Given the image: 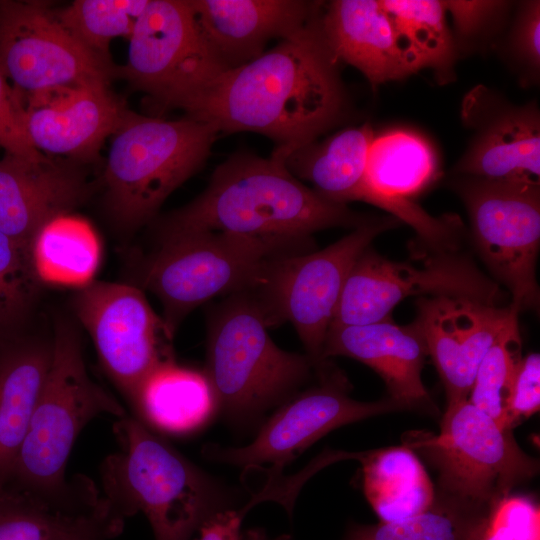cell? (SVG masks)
Listing matches in <instances>:
<instances>
[{"label":"cell","instance_id":"obj_1","mask_svg":"<svg viewBox=\"0 0 540 540\" xmlns=\"http://www.w3.org/2000/svg\"><path fill=\"white\" fill-rule=\"evenodd\" d=\"M321 11L259 57L217 75L182 110L219 133L253 132L286 155L343 120L347 96Z\"/></svg>","mask_w":540,"mask_h":540},{"label":"cell","instance_id":"obj_2","mask_svg":"<svg viewBox=\"0 0 540 540\" xmlns=\"http://www.w3.org/2000/svg\"><path fill=\"white\" fill-rule=\"evenodd\" d=\"M372 217L323 198L275 154L239 152L219 164L205 190L161 219L157 229L158 238L201 231L310 238L324 229H354Z\"/></svg>","mask_w":540,"mask_h":540},{"label":"cell","instance_id":"obj_3","mask_svg":"<svg viewBox=\"0 0 540 540\" xmlns=\"http://www.w3.org/2000/svg\"><path fill=\"white\" fill-rule=\"evenodd\" d=\"M120 450L101 466L110 509L125 520L142 512L155 540H190L217 512L234 508L237 490L214 478L136 417L118 418Z\"/></svg>","mask_w":540,"mask_h":540},{"label":"cell","instance_id":"obj_4","mask_svg":"<svg viewBox=\"0 0 540 540\" xmlns=\"http://www.w3.org/2000/svg\"><path fill=\"white\" fill-rule=\"evenodd\" d=\"M102 414L126 415L120 403L89 376L74 327L59 323L50 366L6 485L63 505L91 499L97 491L93 482L84 476L68 481L65 471L79 434Z\"/></svg>","mask_w":540,"mask_h":540},{"label":"cell","instance_id":"obj_5","mask_svg":"<svg viewBox=\"0 0 540 540\" xmlns=\"http://www.w3.org/2000/svg\"><path fill=\"white\" fill-rule=\"evenodd\" d=\"M261 308L251 292L227 296L208 319L205 376L217 412L236 428L259 424L315 372L306 354L278 347L267 332Z\"/></svg>","mask_w":540,"mask_h":540},{"label":"cell","instance_id":"obj_6","mask_svg":"<svg viewBox=\"0 0 540 540\" xmlns=\"http://www.w3.org/2000/svg\"><path fill=\"white\" fill-rule=\"evenodd\" d=\"M158 239V249L142 267L141 282L160 300L162 319L173 335L206 301L253 291L275 258L315 249L312 237L201 231Z\"/></svg>","mask_w":540,"mask_h":540},{"label":"cell","instance_id":"obj_7","mask_svg":"<svg viewBox=\"0 0 540 540\" xmlns=\"http://www.w3.org/2000/svg\"><path fill=\"white\" fill-rule=\"evenodd\" d=\"M218 134L187 115L166 120L126 108L112 134L104 171L106 203L116 222L134 229L150 221L204 165Z\"/></svg>","mask_w":540,"mask_h":540},{"label":"cell","instance_id":"obj_8","mask_svg":"<svg viewBox=\"0 0 540 540\" xmlns=\"http://www.w3.org/2000/svg\"><path fill=\"white\" fill-rule=\"evenodd\" d=\"M404 443L437 469L436 493L468 506L492 510L511 490L534 477L539 461L468 399L447 405L440 433L410 432Z\"/></svg>","mask_w":540,"mask_h":540},{"label":"cell","instance_id":"obj_9","mask_svg":"<svg viewBox=\"0 0 540 540\" xmlns=\"http://www.w3.org/2000/svg\"><path fill=\"white\" fill-rule=\"evenodd\" d=\"M401 224L391 215H374L322 250L277 257L251 291L268 328L293 325L315 373L329 364L324 342L354 263L378 235Z\"/></svg>","mask_w":540,"mask_h":540},{"label":"cell","instance_id":"obj_10","mask_svg":"<svg viewBox=\"0 0 540 540\" xmlns=\"http://www.w3.org/2000/svg\"><path fill=\"white\" fill-rule=\"evenodd\" d=\"M416 243V265L389 260L368 247L347 277L330 327L389 320L393 308L410 296L465 297L499 305V285L470 255Z\"/></svg>","mask_w":540,"mask_h":540},{"label":"cell","instance_id":"obj_11","mask_svg":"<svg viewBox=\"0 0 540 540\" xmlns=\"http://www.w3.org/2000/svg\"><path fill=\"white\" fill-rule=\"evenodd\" d=\"M450 187L463 201L475 247L519 313L536 310L540 247V184L455 175Z\"/></svg>","mask_w":540,"mask_h":540},{"label":"cell","instance_id":"obj_12","mask_svg":"<svg viewBox=\"0 0 540 540\" xmlns=\"http://www.w3.org/2000/svg\"><path fill=\"white\" fill-rule=\"evenodd\" d=\"M115 66L81 45L44 1H0V71L24 102L107 84Z\"/></svg>","mask_w":540,"mask_h":540},{"label":"cell","instance_id":"obj_13","mask_svg":"<svg viewBox=\"0 0 540 540\" xmlns=\"http://www.w3.org/2000/svg\"><path fill=\"white\" fill-rule=\"evenodd\" d=\"M316 375L318 384L280 405L251 443L243 447L207 444L204 457L245 471H267L270 481L281 477L285 466L330 431L372 416L410 410L389 396L372 402L351 398L348 380L330 364Z\"/></svg>","mask_w":540,"mask_h":540},{"label":"cell","instance_id":"obj_14","mask_svg":"<svg viewBox=\"0 0 540 540\" xmlns=\"http://www.w3.org/2000/svg\"><path fill=\"white\" fill-rule=\"evenodd\" d=\"M197 26L189 0H149L115 68L162 108H180L223 72Z\"/></svg>","mask_w":540,"mask_h":540},{"label":"cell","instance_id":"obj_15","mask_svg":"<svg viewBox=\"0 0 540 540\" xmlns=\"http://www.w3.org/2000/svg\"><path fill=\"white\" fill-rule=\"evenodd\" d=\"M73 308L102 366L130 402L153 370L174 361V335L140 289L89 281L76 292Z\"/></svg>","mask_w":540,"mask_h":540},{"label":"cell","instance_id":"obj_16","mask_svg":"<svg viewBox=\"0 0 540 540\" xmlns=\"http://www.w3.org/2000/svg\"><path fill=\"white\" fill-rule=\"evenodd\" d=\"M472 137L454 175L540 184V114L535 102L515 105L478 85L463 99Z\"/></svg>","mask_w":540,"mask_h":540},{"label":"cell","instance_id":"obj_17","mask_svg":"<svg viewBox=\"0 0 540 540\" xmlns=\"http://www.w3.org/2000/svg\"><path fill=\"white\" fill-rule=\"evenodd\" d=\"M510 312V305L465 297L417 299L414 321L445 387L447 405L468 399L478 366Z\"/></svg>","mask_w":540,"mask_h":540},{"label":"cell","instance_id":"obj_18","mask_svg":"<svg viewBox=\"0 0 540 540\" xmlns=\"http://www.w3.org/2000/svg\"><path fill=\"white\" fill-rule=\"evenodd\" d=\"M199 31L223 70L246 64L306 26L322 9L301 0H189Z\"/></svg>","mask_w":540,"mask_h":540},{"label":"cell","instance_id":"obj_19","mask_svg":"<svg viewBox=\"0 0 540 540\" xmlns=\"http://www.w3.org/2000/svg\"><path fill=\"white\" fill-rule=\"evenodd\" d=\"M25 123L42 154L93 160L126 108L107 84H91L24 102Z\"/></svg>","mask_w":540,"mask_h":540},{"label":"cell","instance_id":"obj_20","mask_svg":"<svg viewBox=\"0 0 540 540\" xmlns=\"http://www.w3.org/2000/svg\"><path fill=\"white\" fill-rule=\"evenodd\" d=\"M90 192L91 184L75 165L5 153L0 159V232L30 247L46 223L69 214Z\"/></svg>","mask_w":540,"mask_h":540},{"label":"cell","instance_id":"obj_21","mask_svg":"<svg viewBox=\"0 0 540 540\" xmlns=\"http://www.w3.org/2000/svg\"><path fill=\"white\" fill-rule=\"evenodd\" d=\"M334 356L353 358L372 368L384 381L388 396L410 410L436 409L421 378L428 352L415 321L402 326L389 319L330 327L323 359Z\"/></svg>","mask_w":540,"mask_h":540},{"label":"cell","instance_id":"obj_22","mask_svg":"<svg viewBox=\"0 0 540 540\" xmlns=\"http://www.w3.org/2000/svg\"><path fill=\"white\" fill-rule=\"evenodd\" d=\"M320 23L337 61L359 70L373 88L415 73L380 0L331 1Z\"/></svg>","mask_w":540,"mask_h":540},{"label":"cell","instance_id":"obj_23","mask_svg":"<svg viewBox=\"0 0 540 540\" xmlns=\"http://www.w3.org/2000/svg\"><path fill=\"white\" fill-rule=\"evenodd\" d=\"M131 403L139 420L169 434L197 431L217 413L215 395L205 374L175 361L153 370Z\"/></svg>","mask_w":540,"mask_h":540},{"label":"cell","instance_id":"obj_24","mask_svg":"<svg viewBox=\"0 0 540 540\" xmlns=\"http://www.w3.org/2000/svg\"><path fill=\"white\" fill-rule=\"evenodd\" d=\"M374 136L372 126L365 123L344 128L323 141L317 139L286 155L272 154L282 158L295 178L310 182L320 196L346 204L356 200Z\"/></svg>","mask_w":540,"mask_h":540},{"label":"cell","instance_id":"obj_25","mask_svg":"<svg viewBox=\"0 0 540 540\" xmlns=\"http://www.w3.org/2000/svg\"><path fill=\"white\" fill-rule=\"evenodd\" d=\"M52 358V342L0 355V487L9 481Z\"/></svg>","mask_w":540,"mask_h":540},{"label":"cell","instance_id":"obj_26","mask_svg":"<svg viewBox=\"0 0 540 540\" xmlns=\"http://www.w3.org/2000/svg\"><path fill=\"white\" fill-rule=\"evenodd\" d=\"M359 460L365 496L381 522L411 518L433 504V483L408 446L363 452Z\"/></svg>","mask_w":540,"mask_h":540},{"label":"cell","instance_id":"obj_27","mask_svg":"<svg viewBox=\"0 0 540 540\" xmlns=\"http://www.w3.org/2000/svg\"><path fill=\"white\" fill-rule=\"evenodd\" d=\"M415 73L433 72L439 84L455 79L457 49L443 1L380 0Z\"/></svg>","mask_w":540,"mask_h":540},{"label":"cell","instance_id":"obj_28","mask_svg":"<svg viewBox=\"0 0 540 540\" xmlns=\"http://www.w3.org/2000/svg\"><path fill=\"white\" fill-rule=\"evenodd\" d=\"M34 271L39 281L80 284L91 281L100 259V246L91 226L70 214L46 223L30 244Z\"/></svg>","mask_w":540,"mask_h":540},{"label":"cell","instance_id":"obj_29","mask_svg":"<svg viewBox=\"0 0 540 540\" xmlns=\"http://www.w3.org/2000/svg\"><path fill=\"white\" fill-rule=\"evenodd\" d=\"M490 512L435 492L426 511L402 521L354 526L344 540H478Z\"/></svg>","mask_w":540,"mask_h":540},{"label":"cell","instance_id":"obj_30","mask_svg":"<svg viewBox=\"0 0 540 540\" xmlns=\"http://www.w3.org/2000/svg\"><path fill=\"white\" fill-rule=\"evenodd\" d=\"M149 0H76L56 11L64 28L81 45L110 60L109 45L118 37L129 39Z\"/></svg>","mask_w":540,"mask_h":540},{"label":"cell","instance_id":"obj_31","mask_svg":"<svg viewBox=\"0 0 540 540\" xmlns=\"http://www.w3.org/2000/svg\"><path fill=\"white\" fill-rule=\"evenodd\" d=\"M100 499L62 505L4 485L0 487V540H56Z\"/></svg>","mask_w":540,"mask_h":540},{"label":"cell","instance_id":"obj_32","mask_svg":"<svg viewBox=\"0 0 540 540\" xmlns=\"http://www.w3.org/2000/svg\"><path fill=\"white\" fill-rule=\"evenodd\" d=\"M518 316L519 311L511 306L508 319L478 366L468 396L471 404L507 430L509 429L506 427V397L522 358Z\"/></svg>","mask_w":540,"mask_h":540},{"label":"cell","instance_id":"obj_33","mask_svg":"<svg viewBox=\"0 0 540 540\" xmlns=\"http://www.w3.org/2000/svg\"><path fill=\"white\" fill-rule=\"evenodd\" d=\"M38 282L30 247L0 232V322L26 309Z\"/></svg>","mask_w":540,"mask_h":540},{"label":"cell","instance_id":"obj_34","mask_svg":"<svg viewBox=\"0 0 540 540\" xmlns=\"http://www.w3.org/2000/svg\"><path fill=\"white\" fill-rule=\"evenodd\" d=\"M443 2L447 15L451 18V31L457 52L459 48L470 47L496 32L511 6L510 2L495 0Z\"/></svg>","mask_w":540,"mask_h":540},{"label":"cell","instance_id":"obj_35","mask_svg":"<svg viewBox=\"0 0 540 540\" xmlns=\"http://www.w3.org/2000/svg\"><path fill=\"white\" fill-rule=\"evenodd\" d=\"M0 148L6 154L31 161L49 157L39 152L30 141L25 123V107L21 96L0 71Z\"/></svg>","mask_w":540,"mask_h":540},{"label":"cell","instance_id":"obj_36","mask_svg":"<svg viewBox=\"0 0 540 540\" xmlns=\"http://www.w3.org/2000/svg\"><path fill=\"white\" fill-rule=\"evenodd\" d=\"M540 356L531 353L519 361L505 402L506 427L512 430L540 408Z\"/></svg>","mask_w":540,"mask_h":540},{"label":"cell","instance_id":"obj_37","mask_svg":"<svg viewBox=\"0 0 540 540\" xmlns=\"http://www.w3.org/2000/svg\"><path fill=\"white\" fill-rule=\"evenodd\" d=\"M507 48L512 58L528 72L540 68V2H521L510 31Z\"/></svg>","mask_w":540,"mask_h":540},{"label":"cell","instance_id":"obj_38","mask_svg":"<svg viewBox=\"0 0 540 540\" xmlns=\"http://www.w3.org/2000/svg\"><path fill=\"white\" fill-rule=\"evenodd\" d=\"M124 520L112 512L101 496L100 501L76 517L56 540H111L123 529Z\"/></svg>","mask_w":540,"mask_h":540},{"label":"cell","instance_id":"obj_39","mask_svg":"<svg viewBox=\"0 0 540 540\" xmlns=\"http://www.w3.org/2000/svg\"><path fill=\"white\" fill-rule=\"evenodd\" d=\"M254 506L249 500L241 509L230 508L217 512L200 527L198 540H242V520Z\"/></svg>","mask_w":540,"mask_h":540},{"label":"cell","instance_id":"obj_40","mask_svg":"<svg viewBox=\"0 0 540 540\" xmlns=\"http://www.w3.org/2000/svg\"><path fill=\"white\" fill-rule=\"evenodd\" d=\"M478 540H514V534L497 504L491 510Z\"/></svg>","mask_w":540,"mask_h":540},{"label":"cell","instance_id":"obj_41","mask_svg":"<svg viewBox=\"0 0 540 540\" xmlns=\"http://www.w3.org/2000/svg\"><path fill=\"white\" fill-rule=\"evenodd\" d=\"M242 540H292L290 535L283 534L277 537H269L262 528H252L244 532Z\"/></svg>","mask_w":540,"mask_h":540}]
</instances>
